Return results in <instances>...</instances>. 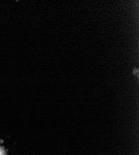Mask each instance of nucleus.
<instances>
[{
  "label": "nucleus",
  "instance_id": "f257e3e1",
  "mask_svg": "<svg viewBox=\"0 0 139 155\" xmlns=\"http://www.w3.org/2000/svg\"><path fill=\"white\" fill-rule=\"evenodd\" d=\"M0 155H4L3 153V151L1 150V149H0Z\"/></svg>",
  "mask_w": 139,
  "mask_h": 155
}]
</instances>
